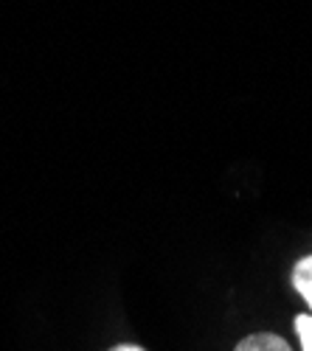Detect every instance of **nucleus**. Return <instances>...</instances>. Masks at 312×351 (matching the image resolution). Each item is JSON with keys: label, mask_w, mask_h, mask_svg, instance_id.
Here are the masks:
<instances>
[{"label": "nucleus", "mask_w": 312, "mask_h": 351, "mask_svg": "<svg viewBox=\"0 0 312 351\" xmlns=\"http://www.w3.org/2000/svg\"><path fill=\"white\" fill-rule=\"evenodd\" d=\"M234 351H293V348L285 337H278L273 332H256V335L242 337Z\"/></svg>", "instance_id": "obj_1"}, {"label": "nucleus", "mask_w": 312, "mask_h": 351, "mask_svg": "<svg viewBox=\"0 0 312 351\" xmlns=\"http://www.w3.org/2000/svg\"><path fill=\"white\" fill-rule=\"evenodd\" d=\"M293 284H296V289H298V295L309 304V309H312V256H307V258H301L298 265H296V270H293Z\"/></svg>", "instance_id": "obj_2"}, {"label": "nucleus", "mask_w": 312, "mask_h": 351, "mask_svg": "<svg viewBox=\"0 0 312 351\" xmlns=\"http://www.w3.org/2000/svg\"><path fill=\"white\" fill-rule=\"evenodd\" d=\"M110 351H147V348H141V346H132V343H121V346H112Z\"/></svg>", "instance_id": "obj_3"}]
</instances>
